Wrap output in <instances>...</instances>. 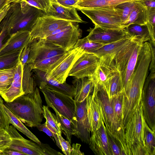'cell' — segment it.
<instances>
[{"mask_svg": "<svg viewBox=\"0 0 155 155\" xmlns=\"http://www.w3.org/2000/svg\"><path fill=\"white\" fill-rule=\"evenodd\" d=\"M29 46V58L26 64L32 67L45 59L67 52L45 38L34 39L30 43Z\"/></svg>", "mask_w": 155, "mask_h": 155, "instance_id": "30bf717a", "label": "cell"}, {"mask_svg": "<svg viewBox=\"0 0 155 155\" xmlns=\"http://www.w3.org/2000/svg\"><path fill=\"white\" fill-rule=\"evenodd\" d=\"M139 2L147 9L148 11L155 9V0H136Z\"/></svg>", "mask_w": 155, "mask_h": 155, "instance_id": "681fc988", "label": "cell"}, {"mask_svg": "<svg viewBox=\"0 0 155 155\" xmlns=\"http://www.w3.org/2000/svg\"><path fill=\"white\" fill-rule=\"evenodd\" d=\"M71 50L65 53L42 60L33 65L32 69H37L49 74L69 54Z\"/></svg>", "mask_w": 155, "mask_h": 155, "instance_id": "4316f807", "label": "cell"}, {"mask_svg": "<svg viewBox=\"0 0 155 155\" xmlns=\"http://www.w3.org/2000/svg\"><path fill=\"white\" fill-rule=\"evenodd\" d=\"M97 86L98 95L106 129L117 141L121 149V155H130L125 140L124 127L115 120L110 101L106 91L103 86Z\"/></svg>", "mask_w": 155, "mask_h": 155, "instance_id": "277c9868", "label": "cell"}, {"mask_svg": "<svg viewBox=\"0 0 155 155\" xmlns=\"http://www.w3.org/2000/svg\"><path fill=\"white\" fill-rule=\"evenodd\" d=\"M114 57L103 55L99 58L97 66L92 77L89 79L94 84L104 86L117 71L114 61Z\"/></svg>", "mask_w": 155, "mask_h": 155, "instance_id": "e0dca14e", "label": "cell"}, {"mask_svg": "<svg viewBox=\"0 0 155 155\" xmlns=\"http://www.w3.org/2000/svg\"><path fill=\"white\" fill-rule=\"evenodd\" d=\"M30 32L18 31L10 35L0 50V55L9 52L22 50L31 42Z\"/></svg>", "mask_w": 155, "mask_h": 155, "instance_id": "44dd1931", "label": "cell"}, {"mask_svg": "<svg viewBox=\"0 0 155 155\" xmlns=\"http://www.w3.org/2000/svg\"><path fill=\"white\" fill-rule=\"evenodd\" d=\"M75 89L74 100L76 102H82L93 91L94 84L89 78H75L72 81Z\"/></svg>", "mask_w": 155, "mask_h": 155, "instance_id": "d4e9b609", "label": "cell"}, {"mask_svg": "<svg viewBox=\"0 0 155 155\" xmlns=\"http://www.w3.org/2000/svg\"><path fill=\"white\" fill-rule=\"evenodd\" d=\"M88 144L95 154L112 155L108 145L106 128L103 120L97 130L91 134Z\"/></svg>", "mask_w": 155, "mask_h": 155, "instance_id": "ffe728a7", "label": "cell"}, {"mask_svg": "<svg viewBox=\"0 0 155 155\" xmlns=\"http://www.w3.org/2000/svg\"><path fill=\"white\" fill-rule=\"evenodd\" d=\"M123 91L110 99L113 111L114 118L121 126H124L123 119Z\"/></svg>", "mask_w": 155, "mask_h": 155, "instance_id": "836d02e7", "label": "cell"}, {"mask_svg": "<svg viewBox=\"0 0 155 155\" xmlns=\"http://www.w3.org/2000/svg\"><path fill=\"white\" fill-rule=\"evenodd\" d=\"M37 127L40 131L44 132L48 136L52 137L53 140L54 138L57 145L61 150V147L58 137L57 133L53 127L46 122L44 124H39Z\"/></svg>", "mask_w": 155, "mask_h": 155, "instance_id": "b9f144b4", "label": "cell"}, {"mask_svg": "<svg viewBox=\"0 0 155 155\" xmlns=\"http://www.w3.org/2000/svg\"><path fill=\"white\" fill-rule=\"evenodd\" d=\"M81 145L79 143H73L70 155H84V153L81 152L80 148Z\"/></svg>", "mask_w": 155, "mask_h": 155, "instance_id": "816d5d0a", "label": "cell"}, {"mask_svg": "<svg viewBox=\"0 0 155 155\" xmlns=\"http://www.w3.org/2000/svg\"><path fill=\"white\" fill-rule=\"evenodd\" d=\"M71 23L44 14L37 18L30 31L31 41L36 39L45 38L56 29Z\"/></svg>", "mask_w": 155, "mask_h": 155, "instance_id": "8fae6325", "label": "cell"}, {"mask_svg": "<svg viewBox=\"0 0 155 155\" xmlns=\"http://www.w3.org/2000/svg\"><path fill=\"white\" fill-rule=\"evenodd\" d=\"M10 3L7 4L0 11V23L7 14L10 7Z\"/></svg>", "mask_w": 155, "mask_h": 155, "instance_id": "db71d44e", "label": "cell"}, {"mask_svg": "<svg viewBox=\"0 0 155 155\" xmlns=\"http://www.w3.org/2000/svg\"><path fill=\"white\" fill-rule=\"evenodd\" d=\"M24 69L19 61L15 67L13 81L6 91L0 95L5 102H10L25 94L22 88Z\"/></svg>", "mask_w": 155, "mask_h": 155, "instance_id": "7402d4cb", "label": "cell"}, {"mask_svg": "<svg viewBox=\"0 0 155 155\" xmlns=\"http://www.w3.org/2000/svg\"><path fill=\"white\" fill-rule=\"evenodd\" d=\"M87 16L95 26L103 29H123L121 11L116 6L101 7L77 9Z\"/></svg>", "mask_w": 155, "mask_h": 155, "instance_id": "5b68a950", "label": "cell"}, {"mask_svg": "<svg viewBox=\"0 0 155 155\" xmlns=\"http://www.w3.org/2000/svg\"><path fill=\"white\" fill-rule=\"evenodd\" d=\"M106 132L108 145L112 155H121V149L117 141L106 130Z\"/></svg>", "mask_w": 155, "mask_h": 155, "instance_id": "f6af8a7d", "label": "cell"}, {"mask_svg": "<svg viewBox=\"0 0 155 155\" xmlns=\"http://www.w3.org/2000/svg\"><path fill=\"white\" fill-rule=\"evenodd\" d=\"M148 12V17L146 25L150 39L149 42L155 46V9L151 10Z\"/></svg>", "mask_w": 155, "mask_h": 155, "instance_id": "ab89813d", "label": "cell"}, {"mask_svg": "<svg viewBox=\"0 0 155 155\" xmlns=\"http://www.w3.org/2000/svg\"><path fill=\"white\" fill-rule=\"evenodd\" d=\"M135 4V0H134L123 2L116 6L121 11L122 26L123 24L128 18L134 8Z\"/></svg>", "mask_w": 155, "mask_h": 155, "instance_id": "60d3db41", "label": "cell"}, {"mask_svg": "<svg viewBox=\"0 0 155 155\" xmlns=\"http://www.w3.org/2000/svg\"><path fill=\"white\" fill-rule=\"evenodd\" d=\"M58 137L63 153L65 155H70L72 147L69 142L64 139L61 135L58 134Z\"/></svg>", "mask_w": 155, "mask_h": 155, "instance_id": "7dc6e473", "label": "cell"}, {"mask_svg": "<svg viewBox=\"0 0 155 155\" xmlns=\"http://www.w3.org/2000/svg\"><path fill=\"white\" fill-rule=\"evenodd\" d=\"M125 28L129 35L142 40L144 42L150 41L149 32L146 25L131 24Z\"/></svg>", "mask_w": 155, "mask_h": 155, "instance_id": "d6a6232c", "label": "cell"}, {"mask_svg": "<svg viewBox=\"0 0 155 155\" xmlns=\"http://www.w3.org/2000/svg\"><path fill=\"white\" fill-rule=\"evenodd\" d=\"M149 15L148 11L147 8L142 3L135 0L134 8L127 19L122 25L125 28L131 24L145 25L147 23Z\"/></svg>", "mask_w": 155, "mask_h": 155, "instance_id": "cb8c5ba5", "label": "cell"}, {"mask_svg": "<svg viewBox=\"0 0 155 155\" xmlns=\"http://www.w3.org/2000/svg\"><path fill=\"white\" fill-rule=\"evenodd\" d=\"M24 1L30 5L42 11L45 14L48 13L51 5V0H12V2Z\"/></svg>", "mask_w": 155, "mask_h": 155, "instance_id": "f35d334b", "label": "cell"}, {"mask_svg": "<svg viewBox=\"0 0 155 155\" xmlns=\"http://www.w3.org/2000/svg\"><path fill=\"white\" fill-rule=\"evenodd\" d=\"M22 122L31 127H37L44 118L42 101L39 89L24 94L4 104Z\"/></svg>", "mask_w": 155, "mask_h": 155, "instance_id": "6da1fadb", "label": "cell"}, {"mask_svg": "<svg viewBox=\"0 0 155 155\" xmlns=\"http://www.w3.org/2000/svg\"><path fill=\"white\" fill-rule=\"evenodd\" d=\"M15 67L0 69V95L5 93L13 81Z\"/></svg>", "mask_w": 155, "mask_h": 155, "instance_id": "e575fe53", "label": "cell"}, {"mask_svg": "<svg viewBox=\"0 0 155 155\" xmlns=\"http://www.w3.org/2000/svg\"><path fill=\"white\" fill-rule=\"evenodd\" d=\"M75 105L74 112L71 120L78 132L77 138L82 142L89 144L91 131L87 115L86 98L82 102H75Z\"/></svg>", "mask_w": 155, "mask_h": 155, "instance_id": "5bb4252c", "label": "cell"}, {"mask_svg": "<svg viewBox=\"0 0 155 155\" xmlns=\"http://www.w3.org/2000/svg\"><path fill=\"white\" fill-rule=\"evenodd\" d=\"M46 15L73 23H86L82 19L76 8L63 6L56 0H51V5Z\"/></svg>", "mask_w": 155, "mask_h": 155, "instance_id": "603a6c76", "label": "cell"}, {"mask_svg": "<svg viewBox=\"0 0 155 155\" xmlns=\"http://www.w3.org/2000/svg\"><path fill=\"white\" fill-rule=\"evenodd\" d=\"M144 134L145 148L147 155H155V132L149 127L146 121L144 123Z\"/></svg>", "mask_w": 155, "mask_h": 155, "instance_id": "d590c367", "label": "cell"}, {"mask_svg": "<svg viewBox=\"0 0 155 155\" xmlns=\"http://www.w3.org/2000/svg\"><path fill=\"white\" fill-rule=\"evenodd\" d=\"M43 109L44 117L46 120V122L56 130L58 134L61 135V130L56 115L51 111L47 106L43 105Z\"/></svg>", "mask_w": 155, "mask_h": 155, "instance_id": "74e56055", "label": "cell"}, {"mask_svg": "<svg viewBox=\"0 0 155 155\" xmlns=\"http://www.w3.org/2000/svg\"><path fill=\"white\" fill-rule=\"evenodd\" d=\"M98 91L97 86L94 84L93 91L86 98L87 115L91 134L97 130L103 120Z\"/></svg>", "mask_w": 155, "mask_h": 155, "instance_id": "2e32d148", "label": "cell"}, {"mask_svg": "<svg viewBox=\"0 0 155 155\" xmlns=\"http://www.w3.org/2000/svg\"><path fill=\"white\" fill-rule=\"evenodd\" d=\"M40 90L48 107H54L60 114L72 120L75 107V101L73 97L48 88Z\"/></svg>", "mask_w": 155, "mask_h": 155, "instance_id": "ba28073f", "label": "cell"}, {"mask_svg": "<svg viewBox=\"0 0 155 155\" xmlns=\"http://www.w3.org/2000/svg\"><path fill=\"white\" fill-rule=\"evenodd\" d=\"M44 14L41 10L29 5L25 2L11 3L7 13L9 36L21 31L30 32L37 18Z\"/></svg>", "mask_w": 155, "mask_h": 155, "instance_id": "7a4b0ae2", "label": "cell"}, {"mask_svg": "<svg viewBox=\"0 0 155 155\" xmlns=\"http://www.w3.org/2000/svg\"><path fill=\"white\" fill-rule=\"evenodd\" d=\"M7 14L0 23V50L5 39L9 36L8 31V17Z\"/></svg>", "mask_w": 155, "mask_h": 155, "instance_id": "ee69618b", "label": "cell"}, {"mask_svg": "<svg viewBox=\"0 0 155 155\" xmlns=\"http://www.w3.org/2000/svg\"><path fill=\"white\" fill-rule=\"evenodd\" d=\"M29 44L23 49L19 57L20 61L21 62L24 69L29 58L30 51Z\"/></svg>", "mask_w": 155, "mask_h": 155, "instance_id": "c3c4849f", "label": "cell"}, {"mask_svg": "<svg viewBox=\"0 0 155 155\" xmlns=\"http://www.w3.org/2000/svg\"><path fill=\"white\" fill-rule=\"evenodd\" d=\"M133 0H80L73 7L78 9L116 6L120 3Z\"/></svg>", "mask_w": 155, "mask_h": 155, "instance_id": "f1b7e54d", "label": "cell"}, {"mask_svg": "<svg viewBox=\"0 0 155 155\" xmlns=\"http://www.w3.org/2000/svg\"><path fill=\"white\" fill-rule=\"evenodd\" d=\"M12 0H0V11L6 5L11 2Z\"/></svg>", "mask_w": 155, "mask_h": 155, "instance_id": "11a10c76", "label": "cell"}, {"mask_svg": "<svg viewBox=\"0 0 155 155\" xmlns=\"http://www.w3.org/2000/svg\"><path fill=\"white\" fill-rule=\"evenodd\" d=\"M150 71L143 87L142 104L145 120L155 132V69Z\"/></svg>", "mask_w": 155, "mask_h": 155, "instance_id": "52a82bcc", "label": "cell"}, {"mask_svg": "<svg viewBox=\"0 0 155 155\" xmlns=\"http://www.w3.org/2000/svg\"><path fill=\"white\" fill-rule=\"evenodd\" d=\"M99 58L96 55L85 53L75 62L68 74L75 78L90 79L98 64Z\"/></svg>", "mask_w": 155, "mask_h": 155, "instance_id": "4fadbf2b", "label": "cell"}, {"mask_svg": "<svg viewBox=\"0 0 155 155\" xmlns=\"http://www.w3.org/2000/svg\"><path fill=\"white\" fill-rule=\"evenodd\" d=\"M143 42L142 40L135 38L120 49L114 57L115 66L120 76L124 92H126L128 87Z\"/></svg>", "mask_w": 155, "mask_h": 155, "instance_id": "3957f363", "label": "cell"}, {"mask_svg": "<svg viewBox=\"0 0 155 155\" xmlns=\"http://www.w3.org/2000/svg\"><path fill=\"white\" fill-rule=\"evenodd\" d=\"M3 101L0 97V128L7 129L11 124L10 120L4 108Z\"/></svg>", "mask_w": 155, "mask_h": 155, "instance_id": "bcb514c9", "label": "cell"}, {"mask_svg": "<svg viewBox=\"0 0 155 155\" xmlns=\"http://www.w3.org/2000/svg\"><path fill=\"white\" fill-rule=\"evenodd\" d=\"M103 87L110 99L123 91L120 76L118 71Z\"/></svg>", "mask_w": 155, "mask_h": 155, "instance_id": "4dcf8cb0", "label": "cell"}, {"mask_svg": "<svg viewBox=\"0 0 155 155\" xmlns=\"http://www.w3.org/2000/svg\"><path fill=\"white\" fill-rule=\"evenodd\" d=\"M145 122L142 102L124 127L125 140L130 155V148L132 146L140 144L145 147L144 134Z\"/></svg>", "mask_w": 155, "mask_h": 155, "instance_id": "9c48e42d", "label": "cell"}, {"mask_svg": "<svg viewBox=\"0 0 155 155\" xmlns=\"http://www.w3.org/2000/svg\"><path fill=\"white\" fill-rule=\"evenodd\" d=\"M56 1H58V0H56Z\"/></svg>", "mask_w": 155, "mask_h": 155, "instance_id": "9f6ffc18", "label": "cell"}, {"mask_svg": "<svg viewBox=\"0 0 155 155\" xmlns=\"http://www.w3.org/2000/svg\"><path fill=\"white\" fill-rule=\"evenodd\" d=\"M135 38L136 37L131 36L128 34L119 40L104 45L95 51L93 54L96 55L99 58L106 55L115 56L120 49Z\"/></svg>", "mask_w": 155, "mask_h": 155, "instance_id": "484cf974", "label": "cell"}, {"mask_svg": "<svg viewBox=\"0 0 155 155\" xmlns=\"http://www.w3.org/2000/svg\"><path fill=\"white\" fill-rule=\"evenodd\" d=\"M104 45L89 40L86 37L79 39L74 48H80L85 53L93 54L95 51Z\"/></svg>", "mask_w": 155, "mask_h": 155, "instance_id": "8d00e7d4", "label": "cell"}, {"mask_svg": "<svg viewBox=\"0 0 155 155\" xmlns=\"http://www.w3.org/2000/svg\"><path fill=\"white\" fill-rule=\"evenodd\" d=\"M4 108L8 117L11 124L13 125L16 128L23 133L27 137L33 141L38 144L41 143L38 138L29 130L22 123V122L4 104Z\"/></svg>", "mask_w": 155, "mask_h": 155, "instance_id": "f546056e", "label": "cell"}, {"mask_svg": "<svg viewBox=\"0 0 155 155\" xmlns=\"http://www.w3.org/2000/svg\"><path fill=\"white\" fill-rule=\"evenodd\" d=\"M12 141L7 130L4 128H0V155H2L3 151L9 147Z\"/></svg>", "mask_w": 155, "mask_h": 155, "instance_id": "7bdbcfd3", "label": "cell"}, {"mask_svg": "<svg viewBox=\"0 0 155 155\" xmlns=\"http://www.w3.org/2000/svg\"><path fill=\"white\" fill-rule=\"evenodd\" d=\"M85 53L80 48H74L71 50L69 54L59 65L48 74V75L60 83L65 82L74 64Z\"/></svg>", "mask_w": 155, "mask_h": 155, "instance_id": "d6986e66", "label": "cell"}, {"mask_svg": "<svg viewBox=\"0 0 155 155\" xmlns=\"http://www.w3.org/2000/svg\"><path fill=\"white\" fill-rule=\"evenodd\" d=\"M22 50L9 52L0 55V69L15 67L19 61Z\"/></svg>", "mask_w": 155, "mask_h": 155, "instance_id": "1f68e13d", "label": "cell"}, {"mask_svg": "<svg viewBox=\"0 0 155 155\" xmlns=\"http://www.w3.org/2000/svg\"><path fill=\"white\" fill-rule=\"evenodd\" d=\"M55 113L57 119L59 123L61 131L66 136L67 140L71 144L72 135L77 137L78 132L73 122L60 114L54 107H51Z\"/></svg>", "mask_w": 155, "mask_h": 155, "instance_id": "83f0119b", "label": "cell"}, {"mask_svg": "<svg viewBox=\"0 0 155 155\" xmlns=\"http://www.w3.org/2000/svg\"><path fill=\"white\" fill-rule=\"evenodd\" d=\"M33 77L35 83L40 89L48 88L74 97L75 89L73 85L66 82L60 83L50 77L46 72L37 69H33Z\"/></svg>", "mask_w": 155, "mask_h": 155, "instance_id": "9a60e30c", "label": "cell"}, {"mask_svg": "<svg viewBox=\"0 0 155 155\" xmlns=\"http://www.w3.org/2000/svg\"><path fill=\"white\" fill-rule=\"evenodd\" d=\"M25 154L13 149L7 148L4 150L2 155H24Z\"/></svg>", "mask_w": 155, "mask_h": 155, "instance_id": "f5cc1de1", "label": "cell"}, {"mask_svg": "<svg viewBox=\"0 0 155 155\" xmlns=\"http://www.w3.org/2000/svg\"><path fill=\"white\" fill-rule=\"evenodd\" d=\"M82 34V31L79 25L77 23H72L65 30L45 39L68 51L74 48Z\"/></svg>", "mask_w": 155, "mask_h": 155, "instance_id": "7c38bea8", "label": "cell"}, {"mask_svg": "<svg viewBox=\"0 0 155 155\" xmlns=\"http://www.w3.org/2000/svg\"><path fill=\"white\" fill-rule=\"evenodd\" d=\"M12 139L8 149L15 150L28 155H60L62 154L51 148L48 144H41L23 137L13 125H10L6 130Z\"/></svg>", "mask_w": 155, "mask_h": 155, "instance_id": "8992f818", "label": "cell"}, {"mask_svg": "<svg viewBox=\"0 0 155 155\" xmlns=\"http://www.w3.org/2000/svg\"><path fill=\"white\" fill-rule=\"evenodd\" d=\"M80 0H60L57 1L58 3L63 6L72 8Z\"/></svg>", "mask_w": 155, "mask_h": 155, "instance_id": "f907efd6", "label": "cell"}, {"mask_svg": "<svg viewBox=\"0 0 155 155\" xmlns=\"http://www.w3.org/2000/svg\"><path fill=\"white\" fill-rule=\"evenodd\" d=\"M86 37L89 40L106 45L119 40L128 35L125 28L119 29H103L95 26L87 30Z\"/></svg>", "mask_w": 155, "mask_h": 155, "instance_id": "ac0fdd59", "label": "cell"}]
</instances>
